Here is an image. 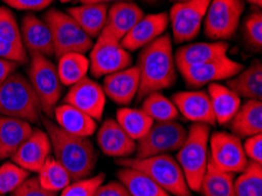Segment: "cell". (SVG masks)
Here are the masks:
<instances>
[{
  "label": "cell",
  "instance_id": "obj_1",
  "mask_svg": "<svg viewBox=\"0 0 262 196\" xmlns=\"http://www.w3.org/2000/svg\"><path fill=\"white\" fill-rule=\"evenodd\" d=\"M137 67L140 74L138 100L172 87L177 81V65L170 35L162 34L142 47Z\"/></svg>",
  "mask_w": 262,
  "mask_h": 196
},
{
  "label": "cell",
  "instance_id": "obj_2",
  "mask_svg": "<svg viewBox=\"0 0 262 196\" xmlns=\"http://www.w3.org/2000/svg\"><path fill=\"white\" fill-rule=\"evenodd\" d=\"M42 123L50 138L55 159L67 170L72 182L92 174L98 155L91 140L67 133L49 118H43Z\"/></svg>",
  "mask_w": 262,
  "mask_h": 196
},
{
  "label": "cell",
  "instance_id": "obj_3",
  "mask_svg": "<svg viewBox=\"0 0 262 196\" xmlns=\"http://www.w3.org/2000/svg\"><path fill=\"white\" fill-rule=\"evenodd\" d=\"M41 106L29 79L13 72L0 82V115L38 122Z\"/></svg>",
  "mask_w": 262,
  "mask_h": 196
},
{
  "label": "cell",
  "instance_id": "obj_4",
  "mask_svg": "<svg viewBox=\"0 0 262 196\" xmlns=\"http://www.w3.org/2000/svg\"><path fill=\"white\" fill-rule=\"evenodd\" d=\"M210 126L194 122L187 130L184 145L177 154V161L184 171L186 182L192 191H199L209 161Z\"/></svg>",
  "mask_w": 262,
  "mask_h": 196
},
{
  "label": "cell",
  "instance_id": "obj_5",
  "mask_svg": "<svg viewBox=\"0 0 262 196\" xmlns=\"http://www.w3.org/2000/svg\"><path fill=\"white\" fill-rule=\"evenodd\" d=\"M117 163L142 171L170 195L192 196L184 171L177 160L169 154L146 159H119Z\"/></svg>",
  "mask_w": 262,
  "mask_h": 196
},
{
  "label": "cell",
  "instance_id": "obj_6",
  "mask_svg": "<svg viewBox=\"0 0 262 196\" xmlns=\"http://www.w3.org/2000/svg\"><path fill=\"white\" fill-rule=\"evenodd\" d=\"M43 21L52 33L54 55L59 59L67 53L86 54L93 46V39L66 12L51 9L43 14Z\"/></svg>",
  "mask_w": 262,
  "mask_h": 196
},
{
  "label": "cell",
  "instance_id": "obj_7",
  "mask_svg": "<svg viewBox=\"0 0 262 196\" xmlns=\"http://www.w3.org/2000/svg\"><path fill=\"white\" fill-rule=\"evenodd\" d=\"M29 81L40 102L41 111L46 118H53L54 108L60 100L62 83L58 70L51 60L41 54H30Z\"/></svg>",
  "mask_w": 262,
  "mask_h": 196
},
{
  "label": "cell",
  "instance_id": "obj_8",
  "mask_svg": "<svg viewBox=\"0 0 262 196\" xmlns=\"http://www.w3.org/2000/svg\"><path fill=\"white\" fill-rule=\"evenodd\" d=\"M90 52V71L95 79L116 73L132 65L129 52L121 46L120 40L105 29L99 34Z\"/></svg>",
  "mask_w": 262,
  "mask_h": 196
},
{
  "label": "cell",
  "instance_id": "obj_9",
  "mask_svg": "<svg viewBox=\"0 0 262 196\" xmlns=\"http://www.w3.org/2000/svg\"><path fill=\"white\" fill-rule=\"evenodd\" d=\"M187 138V129L176 121L154 122L145 137L137 141L136 158L146 159L178 151Z\"/></svg>",
  "mask_w": 262,
  "mask_h": 196
},
{
  "label": "cell",
  "instance_id": "obj_10",
  "mask_svg": "<svg viewBox=\"0 0 262 196\" xmlns=\"http://www.w3.org/2000/svg\"><path fill=\"white\" fill-rule=\"evenodd\" d=\"M244 11V0H210L204 19L206 37L215 41L233 38Z\"/></svg>",
  "mask_w": 262,
  "mask_h": 196
},
{
  "label": "cell",
  "instance_id": "obj_11",
  "mask_svg": "<svg viewBox=\"0 0 262 196\" xmlns=\"http://www.w3.org/2000/svg\"><path fill=\"white\" fill-rule=\"evenodd\" d=\"M209 3L210 0H186L174 4L168 15L174 41L187 42L198 37Z\"/></svg>",
  "mask_w": 262,
  "mask_h": 196
},
{
  "label": "cell",
  "instance_id": "obj_12",
  "mask_svg": "<svg viewBox=\"0 0 262 196\" xmlns=\"http://www.w3.org/2000/svg\"><path fill=\"white\" fill-rule=\"evenodd\" d=\"M209 160L219 169L240 174L248 165L241 139L227 132H215L209 137Z\"/></svg>",
  "mask_w": 262,
  "mask_h": 196
},
{
  "label": "cell",
  "instance_id": "obj_13",
  "mask_svg": "<svg viewBox=\"0 0 262 196\" xmlns=\"http://www.w3.org/2000/svg\"><path fill=\"white\" fill-rule=\"evenodd\" d=\"M245 69L239 61H235L227 55L210 60V61L180 69V73L186 85L192 89H200L205 85L228 80Z\"/></svg>",
  "mask_w": 262,
  "mask_h": 196
},
{
  "label": "cell",
  "instance_id": "obj_14",
  "mask_svg": "<svg viewBox=\"0 0 262 196\" xmlns=\"http://www.w3.org/2000/svg\"><path fill=\"white\" fill-rule=\"evenodd\" d=\"M63 103L78 108L95 121H99L105 111L106 94L97 81L86 77L70 87Z\"/></svg>",
  "mask_w": 262,
  "mask_h": 196
},
{
  "label": "cell",
  "instance_id": "obj_15",
  "mask_svg": "<svg viewBox=\"0 0 262 196\" xmlns=\"http://www.w3.org/2000/svg\"><path fill=\"white\" fill-rule=\"evenodd\" d=\"M52 145L46 132L35 128L12 157V161L27 171L38 173L47 158L51 157Z\"/></svg>",
  "mask_w": 262,
  "mask_h": 196
},
{
  "label": "cell",
  "instance_id": "obj_16",
  "mask_svg": "<svg viewBox=\"0 0 262 196\" xmlns=\"http://www.w3.org/2000/svg\"><path fill=\"white\" fill-rule=\"evenodd\" d=\"M169 17L167 13H154L144 15L136 26L120 41L121 46L128 52L142 49L153 40L160 37L167 30Z\"/></svg>",
  "mask_w": 262,
  "mask_h": 196
},
{
  "label": "cell",
  "instance_id": "obj_17",
  "mask_svg": "<svg viewBox=\"0 0 262 196\" xmlns=\"http://www.w3.org/2000/svg\"><path fill=\"white\" fill-rule=\"evenodd\" d=\"M172 101L177 110L193 123H206L215 126L216 120L214 117L212 103L207 92L187 91L178 92L172 97Z\"/></svg>",
  "mask_w": 262,
  "mask_h": 196
},
{
  "label": "cell",
  "instance_id": "obj_18",
  "mask_svg": "<svg viewBox=\"0 0 262 196\" xmlns=\"http://www.w3.org/2000/svg\"><path fill=\"white\" fill-rule=\"evenodd\" d=\"M20 35L24 49L30 54H41L47 58L54 55L50 27L34 14H26L23 18Z\"/></svg>",
  "mask_w": 262,
  "mask_h": 196
},
{
  "label": "cell",
  "instance_id": "obj_19",
  "mask_svg": "<svg viewBox=\"0 0 262 196\" xmlns=\"http://www.w3.org/2000/svg\"><path fill=\"white\" fill-rule=\"evenodd\" d=\"M97 142L107 157L125 159L136 153L137 141L127 135L117 120L108 119L99 128Z\"/></svg>",
  "mask_w": 262,
  "mask_h": 196
},
{
  "label": "cell",
  "instance_id": "obj_20",
  "mask_svg": "<svg viewBox=\"0 0 262 196\" xmlns=\"http://www.w3.org/2000/svg\"><path fill=\"white\" fill-rule=\"evenodd\" d=\"M140 74L137 66H129L127 69L106 75L104 80V92L107 98L118 105L126 106L137 97Z\"/></svg>",
  "mask_w": 262,
  "mask_h": 196
},
{
  "label": "cell",
  "instance_id": "obj_21",
  "mask_svg": "<svg viewBox=\"0 0 262 196\" xmlns=\"http://www.w3.org/2000/svg\"><path fill=\"white\" fill-rule=\"evenodd\" d=\"M228 50L229 43L222 40L214 42H195L185 45L180 47L174 54L177 70L225 57L227 55Z\"/></svg>",
  "mask_w": 262,
  "mask_h": 196
},
{
  "label": "cell",
  "instance_id": "obj_22",
  "mask_svg": "<svg viewBox=\"0 0 262 196\" xmlns=\"http://www.w3.org/2000/svg\"><path fill=\"white\" fill-rule=\"evenodd\" d=\"M144 15L140 7L132 2L114 3L112 6L108 7L107 21L104 29L121 41L122 38L137 25Z\"/></svg>",
  "mask_w": 262,
  "mask_h": 196
},
{
  "label": "cell",
  "instance_id": "obj_23",
  "mask_svg": "<svg viewBox=\"0 0 262 196\" xmlns=\"http://www.w3.org/2000/svg\"><path fill=\"white\" fill-rule=\"evenodd\" d=\"M32 132L33 128L29 121L0 115V160L13 157Z\"/></svg>",
  "mask_w": 262,
  "mask_h": 196
},
{
  "label": "cell",
  "instance_id": "obj_24",
  "mask_svg": "<svg viewBox=\"0 0 262 196\" xmlns=\"http://www.w3.org/2000/svg\"><path fill=\"white\" fill-rule=\"evenodd\" d=\"M232 134L247 139L262 132V101L247 100L228 122Z\"/></svg>",
  "mask_w": 262,
  "mask_h": 196
},
{
  "label": "cell",
  "instance_id": "obj_25",
  "mask_svg": "<svg viewBox=\"0 0 262 196\" xmlns=\"http://www.w3.org/2000/svg\"><path fill=\"white\" fill-rule=\"evenodd\" d=\"M53 117L57 120V125L67 133L78 137L89 138L97 130V121L78 108L62 103L54 108Z\"/></svg>",
  "mask_w": 262,
  "mask_h": 196
},
{
  "label": "cell",
  "instance_id": "obj_26",
  "mask_svg": "<svg viewBox=\"0 0 262 196\" xmlns=\"http://www.w3.org/2000/svg\"><path fill=\"white\" fill-rule=\"evenodd\" d=\"M226 86L240 98L262 101V63L260 60H253L247 69L228 79Z\"/></svg>",
  "mask_w": 262,
  "mask_h": 196
},
{
  "label": "cell",
  "instance_id": "obj_27",
  "mask_svg": "<svg viewBox=\"0 0 262 196\" xmlns=\"http://www.w3.org/2000/svg\"><path fill=\"white\" fill-rule=\"evenodd\" d=\"M78 25L91 38H98L106 25L108 5L107 4H81L79 6L70 7L66 11Z\"/></svg>",
  "mask_w": 262,
  "mask_h": 196
},
{
  "label": "cell",
  "instance_id": "obj_28",
  "mask_svg": "<svg viewBox=\"0 0 262 196\" xmlns=\"http://www.w3.org/2000/svg\"><path fill=\"white\" fill-rule=\"evenodd\" d=\"M208 97L216 123L224 126L231 121L241 106V98L227 86L213 82L208 85Z\"/></svg>",
  "mask_w": 262,
  "mask_h": 196
},
{
  "label": "cell",
  "instance_id": "obj_29",
  "mask_svg": "<svg viewBox=\"0 0 262 196\" xmlns=\"http://www.w3.org/2000/svg\"><path fill=\"white\" fill-rule=\"evenodd\" d=\"M118 179L130 196H170L145 173L134 168L124 167L118 171Z\"/></svg>",
  "mask_w": 262,
  "mask_h": 196
},
{
  "label": "cell",
  "instance_id": "obj_30",
  "mask_svg": "<svg viewBox=\"0 0 262 196\" xmlns=\"http://www.w3.org/2000/svg\"><path fill=\"white\" fill-rule=\"evenodd\" d=\"M235 174L227 173L208 161L200 185V193L204 196H235Z\"/></svg>",
  "mask_w": 262,
  "mask_h": 196
},
{
  "label": "cell",
  "instance_id": "obj_31",
  "mask_svg": "<svg viewBox=\"0 0 262 196\" xmlns=\"http://www.w3.org/2000/svg\"><path fill=\"white\" fill-rule=\"evenodd\" d=\"M117 122L134 141L145 137L154 123L142 110L127 107L117 111Z\"/></svg>",
  "mask_w": 262,
  "mask_h": 196
},
{
  "label": "cell",
  "instance_id": "obj_32",
  "mask_svg": "<svg viewBox=\"0 0 262 196\" xmlns=\"http://www.w3.org/2000/svg\"><path fill=\"white\" fill-rule=\"evenodd\" d=\"M57 70L62 86L71 87L86 78L90 71V60L81 53L63 54L59 58Z\"/></svg>",
  "mask_w": 262,
  "mask_h": 196
},
{
  "label": "cell",
  "instance_id": "obj_33",
  "mask_svg": "<svg viewBox=\"0 0 262 196\" xmlns=\"http://www.w3.org/2000/svg\"><path fill=\"white\" fill-rule=\"evenodd\" d=\"M38 180L47 190L59 193L72 182L70 174L55 158L49 157L38 171Z\"/></svg>",
  "mask_w": 262,
  "mask_h": 196
},
{
  "label": "cell",
  "instance_id": "obj_34",
  "mask_svg": "<svg viewBox=\"0 0 262 196\" xmlns=\"http://www.w3.org/2000/svg\"><path fill=\"white\" fill-rule=\"evenodd\" d=\"M141 110L152 118L154 122L176 121L179 118V111L172 100L166 98L160 92H154L145 97Z\"/></svg>",
  "mask_w": 262,
  "mask_h": 196
},
{
  "label": "cell",
  "instance_id": "obj_35",
  "mask_svg": "<svg viewBox=\"0 0 262 196\" xmlns=\"http://www.w3.org/2000/svg\"><path fill=\"white\" fill-rule=\"evenodd\" d=\"M235 196H262V165L248 161L247 167L234 181Z\"/></svg>",
  "mask_w": 262,
  "mask_h": 196
},
{
  "label": "cell",
  "instance_id": "obj_36",
  "mask_svg": "<svg viewBox=\"0 0 262 196\" xmlns=\"http://www.w3.org/2000/svg\"><path fill=\"white\" fill-rule=\"evenodd\" d=\"M30 171L12 162H5L0 166V195L13 193L17 188L29 178Z\"/></svg>",
  "mask_w": 262,
  "mask_h": 196
},
{
  "label": "cell",
  "instance_id": "obj_37",
  "mask_svg": "<svg viewBox=\"0 0 262 196\" xmlns=\"http://www.w3.org/2000/svg\"><path fill=\"white\" fill-rule=\"evenodd\" d=\"M105 179L106 175L104 173H99L92 178L73 181L61 190L60 196H94L98 188L105 182Z\"/></svg>",
  "mask_w": 262,
  "mask_h": 196
},
{
  "label": "cell",
  "instance_id": "obj_38",
  "mask_svg": "<svg viewBox=\"0 0 262 196\" xmlns=\"http://www.w3.org/2000/svg\"><path fill=\"white\" fill-rule=\"evenodd\" d=\"M244 38L248 47L260 52L262 49V14L261 11L252 12L244 24Z\"/></svg>",
  "mask_w": 262,
  "mask_h": 196
},
{
  "label": "cell",
  "instance_id": "obj_39",
  "mask_svg": "<svg viewBox=\"0 0 262 196\" xmlns=\"http://www.w3.org/2000/svg\"><path fill=\"white\" fill-rule=\"evenodd\" d=\"M0 37L23 46L20 27L13 13L6 7H0Z\"/></svg>",
  "mask_w": 262,
  "mask_h": 196
},
{
  "label": "cell",
  "instance_id": "obj_40",
  "mask_svg": "<svg viewBox=\"0 0 262 196\" xmlns=\"http://www.w3.org/2000/svg\"><path fill=\"white\" fill-rule=\"evenodd\" d=\"M0 58L9 60V61L23 63L27 60V52L23 46H19L10 40L0 37Z\"/></svg>",
  "mask_w": 262,
  "mask_h": 196
},
{
  "label": "cell",
  "instance_id": "obj_41",
  "mask_svg": "<svg viewBox=\"0 0 262 196\" xmlns=\"http://www.w3.org/2000/svg\"><path fill=\"white\" fill-rule=\"evenodd\" d=\"M12 196H58L54 191L47 190L43 188L37 178H27L17 189H15Z\"/></svg>",
  "mask_w": 262,
  "mask_h": 196
},
{
  "label": "cell",
  "instance_id": "obj_42",
  "mask_svg": "<svg viewBox=\"0 0 262 196\" xmlns=\"http://www.w3.org/2000/svg\"><path fill=\"white\" fill-rule=\"evenodd\" d=\"M244 151L249 161L256 162L262 165V135L256 134L253 137L246 139V141L242 143Z\"/></svg>",
  "mask_w": 262,
  "mask_h": 196
},
{
  "label": "cell",
  "instance_id": "obj_43",
  "mask_svg": "<svg viewBox=\"0 0 262 196\" xmlns=\"http://www.w3.org/2000/svg\"><path fill=\"white\" fill-rule=\"evenodd\" d=\"M3 2L19 11H41L49 7L54 0H3Z\"/></svg>",
  "mask_w": 262,
  "mask_h": 196
},
{
  "label": "cell",
  "instance_id": "obj_44",
  "mask_svg": "<svg viewBox=\"0 0 262 196\" xmlns=\"http://www.w3.org/2000/svg\"><path fill=\"white\" fill-rule=\"evenodd\" d=\"M94 196H130L126 187L120 181H111L98 188Z\"/></svg>",
  "mask_w": 262,
  "mask_h": 196
},
{
  "label": "cell",
  "instance_id": "obj_45",
  "mask_svg": "<svg viewBox=\"0 0 262 196\" xmlns=\"http://www.w3.org/2000/svg\"><path fill=\"white\" fill-rule=\"evenodd\" d=\"M18 63L13 61H9V60L0 58V82L5 80L10 74L13 73L17 70Z\"/></svg>",
  "mask_w": 262,
  "mask_h": 196
},
{
  "label": "cell",
  "instance_id": "obj_46",
  "mask_svg": "<svg viewBox=\"0 0 262 196\" xmlns=\"http://www.w3.org/2000/svg\"><path fill=\"white\" fill-rule=\"evenodd\" d=\"M80 4H108L118 2H130V0H79Z\"/></svg>",
  "mask_w": 262,
  "mask_h": 196
},
{
  "label": "cell",
  "instance_id": "obj_47",
  "mask_svg": "<svg viewBox=\"0 0 262 196\" xmlns=\"http://www.w3.org/2000/svg\"><path fill=\"white\" fill-rule=\"evenodd\" d=\"M248 3H251L252 5H255L257 7H261L262 6V0H247Z\"/></svg>",
  "mask_w": 262,
  "mask_h": 196
},
{
  "label": "cell",
  "instance_id": "obj_48",
  "mask_svg": "<svg viewBox=\"0 0 262 196\" xmlns=\"http://www.w3.org/2000/svg\"><path fill=\"white\" fill-rule=\"evenodd\" d=\"M142 2L148 3V4H156V3H158V2H159V0H142Z\"/></svg>",
  "mask_w": 262,
  "mask_h": 196
},
{
  "label": "cell",
  "instance_id": "obj_49",
  "mask_svg": "<svg viewBox=\"0 0 262 196\" xmlns=\"http://www.w3.org/2000/svg\"><path fill=\"white\" fill-rule=\"evenodd\" d=\"M169 2H174V3H180V2H186V0H169Z\"/></svg>",
  "mask_w": 262,
  "mask_h": 196
},
{
  "label": "cell",
  "instance_id": "obj_50",
  "mask_svg": "<svg viewBox=\"0 0 262 196\" xmlns=\"http://www.w3.org/2000/svg\"><path fill=\"white\" fill-rule=\"evenodd\" d=\"M61 3H71V2H73V0H60Z\"/></svg>",
  "mask_w": 262,
  "mask_h": 196
},
{
  "label": "cell",
  "instance_id": "obj_51",
  "mask_svg": "<svg viewBox=\"0 0 262 196\" xmlns=\"http://www.w3.org/2000/svg\"><path fill=\"white\" fill-rule=\"evenodd\" d=\"M0 196H5V195H0Z\"/></svg>",
  "mask_w": 262,
  "mask_h": 196
}]
</instances>
